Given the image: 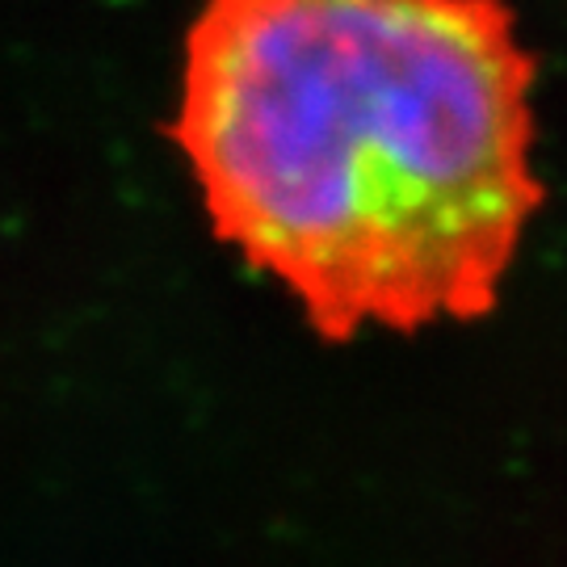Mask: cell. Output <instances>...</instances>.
I'll list each match as a JSON object with an SVG mask.
<instances>
[{
  "mask_svg": "<svg viewBox=\"0 0 567 567\" xmlns=\"http://www.w3.org/2000/svg\"><path fill=\"white\" fill-rule=\"evenodd\" d=\"M529 93L505 0H206L168 135L219 240L349 341L496 307L543 206Z\"/></svg>",
  "mask_w": 567,
  "mask_h": 567,
  "instance_id": "1",
  "label": "cell"
}]
</instances>
